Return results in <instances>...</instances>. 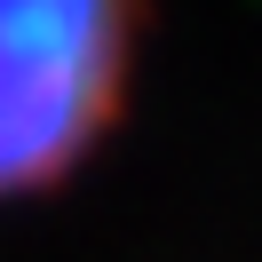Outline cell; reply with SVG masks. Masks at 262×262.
<instances>
[{
  "label": "cell",
  "mask_w": 262,
  "mask_h": 262,
  "mask_svg": "<svg viewBox=\"0 0 262 262\" xmlns=\"http://www.w3.org/2000/svg\"><path fill=\"white\" fill-rule=\"evenodd\" d=\"M159 0H0V223L80 191L127 135Z\"/></svg>",
  "instance_id": "1"
}]
</instances>
